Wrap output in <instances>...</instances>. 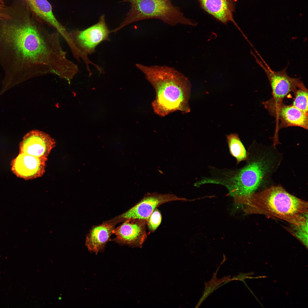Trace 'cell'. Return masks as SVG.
I'll return each instance as SVG.
<instances>
[{
	"label": "cell",
	"mask_w": 308,
	"mask_h": 308,
	"mask_svg": "<svg viewBox=\"0 0 308 308\" xmlns=\"http://www.w3.org/2000/svg\"><path fill=\"white\" fill-rule=\"evenodd\" d=\"M9 17L0 22V65L6 91L31 78L48 74L66 80L77 65L62 47L60 34L50 33L21 1L8 7Z\"/></svg>",
	"instance_id": "6da1fadb"
},
{
	"label": "cell",
	"mask_w": 308,
	"mask_h": 308,
	"mask_svg": "<svg viewBox=\"0 0 308 308\" xmlns=\"http://www.w3.org/2000/svg\"><path fill=\"white\" fill-rule=\"evenodd\" d=\"M135 66L155 89L156 96L152 106L156 114L164 117L175 111L183 114L190 112L191 85L187 77L167 66H148L140 64Z\"/></svg>",
	"instance_id": "7a4b0ae2"
},
{
	"label": "cell",
	"mask_w": 308,
	"mask_h": 308,
	"mask_svg": "<svg viewBox=\"0 0 308 308\" xmlns=\"http://www.w3.org/2000/svg\"><path fill=\"white\" fill-rule=\"evenodd\" d=\"M248 213L264 214L297 226L305 225L308 203L291 194L280 186H272L242 198Z\"/></svg>",
	"instance_id": "3957f363"
},
{
	"label": "cell",
	"mask_w": 308,
	"mask_h": 308,
	"mask_svg": "<svg viewBox=\"0 0 308 308\" xmlns=\"http://www.w3.org/2000/svg\"><path fill=\"white\" fill-rule=\"evenodd\" d=\"M130 3V9L117 28L116 33L126 25L138 21L156 19L172 26L178 24L195 26L197 23L186 17L180 8L173 5L171 0H124Z\"/></svg>",
	"instance_id": "277c9868"
},
{
	"label": "cell",
	"mask_w": 308,
	"mask_h": 308,
	"mask_svg": "<svg viewBox=\"0 0 308 308\" xmlns=\"http://www.w3.org/2000/svg\"><path fill=\"white\" fill-rule=\"evenodd\" d=\"M233 177L217 183L225 186L230 195L238 200L255 193L265 182L273 166L269 156L256 155Z\"/></svg>",
	"instance_id": "5b68a950"
},
{
	"label": "cell",
	"mask_w": 308,
	"mask_h": 308,
	"mask_svg": "<svg viewBox=\"0 0 308 308\" xmlns=\"http://www.w3.org/2000/svg\"><path fill=\"white\" fill-rule=\"evenodd\" d=\"M111 33L104 15L100 17L98 22L94 25L83 30H74L70 32L79 60L80 62L82 60L84 63L89 76L92 74L90 64L94 66L99 72H101L102 69L90 60L88 56L93 53L97 46L102 42L110 41L109 36Z\"/></svg>",
	"instance_id": "8992f818"
},
{
	"label": "cell",
	"mask_w": 308,
	"mask_h": 308,
	"mask_svg": "<svg viewBox=\"0 0 308 308\" xmlns=\"http://www.w3.org/2000/svg\"><path fill=\"white\" fill-rule=\"evenodd\" d=\"M252 54L256 62L263 69L268 79L272 90V98L264 103L265 108L271 112L283 103L285 96L293 92L302 82L299 78L289 76L286 72L287 67L279 71L272 70L260 56V60L254 54Z\"/></svg>",
	"instance_id": "52a82bcc"
},
{
	"label": "cell",
	"mask_w": 308,
	"mask_h": 308,
	"mask_svg": "<svg viewBox=\"0 0 308 308\" xmlns=\"http://www.w3.org/2000/svg\"><path fill=\"white\" fill-rule=\"evenodd\" d=\"M186 200L173 194L148 193L132 207L112 220L117 224L129 218L147 220L153 211L161 205L172 201Z\"/></svg>",
	"instance_id": "ba28073f"
},
{
	"label": "cell",
	"mask_w": 308,
	"mask_h": 308,
	"mask_svg": "<svg viewBox=\"0 0 308 308\" xmlns=\"http://www.w3.org/2000/svg\"><path fill=\"white\" fill-rule=\"evenodd\" d=\"M145 221L132 218L125 220L113 230L116 237L112 241L121 245L141 248L146 238Z\"/></svg>",
	"instance_id": "9c48e42d"
},
{
	"label": "cell",
	"mask_w": 308,
	"mask_h": 308,
	"mask_svg": "<svg viewBox=\"0 0 308 308\" xmlns=\"http://www.w3.org/2000/svg\"><path fill=\"white\" fill-rule=\"evenodd\" d=\"M47 160V157L19 153L11 162V170L17 176L25 180L40 177L45 172Z\"/></svg>",
	"instance_id": "30bf717a"
},
{
	"label": "cell",
	"mask_w": 308,
	"mask_h": 308,
	"mask_svg": "<svg viewBox=\"0 0 308 308\" xmlns=\"http://www.w3.org/2000/svg\"><path fill=\"white\" fill-rule=\"evenodd\" d=\"M54 139L48 134L38 130L27 133L19 145V153L38 157H48L55 146Z\"/></svg>",
	"instance_id": "8fae6325"
},
{
	"label": "cell",
	"mask_w": 308,
	"mask_h": 308,
	"mask_svg": "<svg viewBox=\"0 0 308 308\" xmlns=\"http://www.w3.org/2000/svg\"><path fill=\"white\" fill-rule=\"evenodd\" d=\"M35 17L44 24L54 28L66 42L70 39L69 32L60 23L53 13L47 0H21Z\"/></svg>",
	"instance_id": "7c38bea8"
},
{
	"label": "cell",
	"mask_w": 308,
	"mask_h": 308,
	"mask_svg": "<svg viewBox=\"0 0 308 308\" xmlns=\"http://www.w3.org/2000/svg\"><path fill=\"white\" fill-rule=\"evenodd\" d=\"M117 224L111 219L93 226L87 234L85 245L91 253L103 252L106 245L112 241L110 237Z\"/></svg>",
	"instance_id": "4fadbf2b"
},
{
	"label": "cell",
	"mask_w": 308,
	"mask_h": 308,
	"mask_svg": "<svg viewBox=\"0 0 308 308\" xmlns=\"http://www.w3.org/2000/svg\"><path fill=\"white\" fill-rule=\"evenodd\" d=\"M205 11L224 24L231 21L241 32L234 20L233 13L237 0H197Z\"/></svg>",
	"instance_id": "5bb4252c"
},
{
	"label": "cell",
	"mask_w": 308,
	"mask_h": 308,
	"mask_svg": "<svg viewBox=\"0 0 308 308\" xmlns=\"http://www.w3.org/2000/svg\"><path fill=\"white\" fill-rule=\"evenodd\" d=\"M280 121V126L299 127L308 129V114L292 105L282 103L271 113Z\"/></svg>",
	"instance_id": "9a60e30c"
},
{
	"label": "cell",
	"mask_w": 308,
	"mask_h": 308,
	"mask_svg": "<svg viewBox=\"0 0 308 308\" xmlns=\"http://www.w3.org/2000/svg\"><path fill=\"white\" fill-rule=\"evenodd\" d=\"M226 138L230 153L236 158L237 163L247 159V152L238 135L231 134L227 135Z\"/></svg>",
	"instance_id": "2e32d148"
},
{
	"label": "cell",
	"mask_w": 308,
	"mask_h": 308,
	"mask_svg": "<svg viewBox=\"0 0 308 308\" xmlns=\"http://www.w3.org/2000/svg\"><path fill=\"white\" fill-rule=\"evenodd\" d=\"M293 92L295 97L292 105L308 114V90L302 82Z\"/></svg>",
	"instance_id": "e0dca14e"
},
{
	"label": "cell",
	"mask_w": 308,
	"mask_h": 308,
	"mask_svg": "<svg viewBox=\"0 0 308 308\" xmlns=\"http://www.w3.org/2000/svg\"><path fill=\"white\" fill-rule=\"evenodd\" d=\"M161 220V214L156 208L147 220L148 226L150 230L152 231L155 230L160 224Z\"/></svg>",
	"instance_id": "ac0fdd59"
},
{
	"label": "cell",
	"mask_w": 308,
	"mask_h": 308,
	"mask_svg": "<svg viewBox=\"0 0 308 308\" xmlns=\"http://www.w3.org/2000/svg\"><path fill=\"white\" fill-rule=\"evenodd\" d=\"M9 17L8 7L4 5L3 2H0V20L7 19Z\"/></svg>",
	"instance_id": "d6986e66"
},
{
	"label": "cell",
	"mask_w": 308,
	"mask_h": 308,
	"mask_svg": "<svg viewBox=\"0 0 308 308\" xmlns=\"http://www.w3.org/2000/svg\"><path fill=\"white\" fill-rule=\"evenodd\" d=\"M4 0H0V2H3V1Z\"/></svg>",
	"instance_id": "ffe728a7"
}]
</instances>
